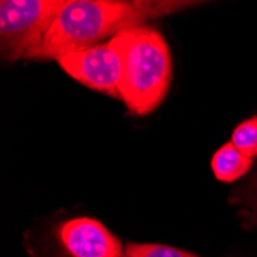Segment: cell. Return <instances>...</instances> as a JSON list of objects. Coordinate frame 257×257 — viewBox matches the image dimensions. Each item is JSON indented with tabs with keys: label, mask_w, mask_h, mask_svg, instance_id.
Returning a JSON list of instances; mask_svg holds the SVG:
<instances>
[{
	"label": "cell",
	"mask_w": 257,
	"mask_h": 257,
	"mask_svg": "<svg viewBox=\"0 0 257 257\" xmlns=\"http://www.w3.org/2000/svg\"><path fill=\"white\" fill-rule=\"evenodd\" d=\"M56 240L65 257H122V242L99 220L68 219L56 229Z\"/></svg>",
	"instance_id": "5"
},
{
	"label": "cell",
	"mask_w": 257,
	"mask_h": 257,
	"mask_svg": "<svg viewBox=\"0 0 257 257\" xmlns=\"http://www.w3.org/2000/svg\"><path fill=\"white\" fill-rule=\"evenodd\" d=\"M196 5L182 0H69L27 59H59Z\"/></svg>",
	"instance_id": "1"
},
{
	"label": "cell",
	"mask_w": 257,
	"mask_h": 257,
	"mask_svg": "<svg viewBox=\"0 0 257 257\" xmlns=\"http://www.w3.org/2000/svg\"><path fill=\"white\" fill-rule=\"evenodd\" d=\"M63 0H4L0 2V42L4 60L25 57L51 30Z\"/></svg>",
	"instance_id": "3"
},
{
	"label": "cell",
	"mask_w": 257,
	"mask_h": 257,
	"mask_svg": "<svg viewBox=\"0 0 257 257\" xmlns=\"http://www.w3.org/2000/svg\"><path fill=\"white\" fill-rule=\"evenodd\" d=\"M126 51V31L91 48L57 59L63 71L89 89L119 97Z\"/></svg>",
	"instance_id": "4"
},
{
	"label": "cell",
	"mask_w": 257,
	"mask_h": 257,
	"mask_svg": "<svg viewBox=\"0 0 257 257\" xmlns=\"http://www.w3.org/2000/svg\"><path fill=\"white\" fill-rule=\"evenodd\" d=\"M173 76L168 43L157 30L126 31V51L119 99L137 115L153 112L167 97Z\"/></svg>",
	"instance_id": "2"
},
{
	"label": "cell",
	"mask_w": 257,
	"mask_h": 257,
	"mask_svg": "<svg viewBox=\"0 0 257 257\" xmlns=\"http://www.w3.org/2000/svg\"><path fill=\"white\" fill-rule=\"evenodd\" d=\"M231 144L249 159L257 157V115L239 123L232 131Z\"/></svg>",
	"instance_id": "7"
},
{
	"label": "cell",
	"mask_w": 257,
	"mask_h": 257,
	"mask_svg": "<svg viewBox=\"0 0 257 257\" xmlns=\"http://www.w3.org/2000/svg\"><path fill=\"white\" fill-rule=\"evenodd\" d=\"M252 167V159L242 154L231 142L220 147L213 159H211V168L217 180L220 182H236L243 177Z\"/></svg>",
	"instance_id": "6"
},
{
	"label": "cell",
	"mask_w": 257,
	"mask_h": 257,
	"mask_svg": "<svg viewBox=\"0 0 257 257\" xmlns=\"http://www.w3.org/2000/svg\"><path fill=\"white\" fill-rule=\"evenodd\" d=\"M122 257H199L185 249L156 243H126Z\"/></svg>",
	"instance_id": "8"
}]
</instances>
